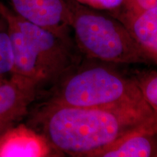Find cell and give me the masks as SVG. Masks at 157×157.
Here are the masks:
<instances>
[{
	"mask_svg": "<svg viewBox=\"0 0 157 157\" xmlns=\"http://www.w3.org/2000/svg\"><path fill=\"white\" fill-rule=\"evenodd\" d=\"M29 114L27 124L63 156L95 157L134 129L157 126V112L151 105L82 108L47 101Z\"/></svg>",
	"mask_w": 157,
	"mask_h": 157,
	"instance_id": "6da1fadb",
	"label": "cell"
},
{
	"mask_svg": "<svg viewBox=\"0 0 157 157\" xmlns=\"http://www.w3.org/2000/svg\"><path fill=\"white\" fill-rule=\"evenodd\" d=\"M56 156L63 155L27 124H17L0 135V157Z\"/></svg>",
	"mask_w": 157,
	"mask_h": 157,
	"instance_id": "52a82bcc",
	"label": "cell"
},
{
	"mask_svg": "<svg viewBox=\"0 0 157 157\" xmlns=\"http://www.w3.org/2000/svg\"><path fill=\"white\" fill-rule=\"evenodd\" d=\"M143 98L157 112V72H151L136 78Z\"/></svg>",
	"mask_w": 157,
	"mask_h": 157,
	"instance_id": "7c38bea8",
	"label": "cell"
},
{
	"mask_svg": "<svg viewBox=\"0 0 157 157\" xmlns=\"http://www.w3.org/2000/svg\"><path fill=\"white\" fill-rule=\"evenodd\" d=\"M48 101L82 108L150 105L136 78H130L105 64L90 63L71 68L52 85Z\"/></svg>",
	"mask_w": 157,
	"mask_h": 157,
	"instance_id": "7a4b0ae2",
	"label": "cell"
},
{
	"mask_svg": "<svg viewBox=\"0 0 157 157\" xmlns=\"http://www.w3.org/2000/svg\"><path fill=\"white\" fill-rule=\"evenodd\" d=\"M0 15L14 23L27 39L44 70L48 84L53 85L65 73L80 63V51L71 36H60L29 22L2 2Z\"/></svg>",
	"mask_w": 157,
	"mask_h": 157,
	"instance_id": "277c9868",
	"label": "cell"
},
{
	"mask_svg": "<svg viewBox=\"0 0 157 157\" xmlns=\"http://www.w3.org/2000/svg\"><path fill=\"white\" fill-rule=\"evenodd\" d=\"M39 88L35 80L18 74L0 80V135L28 116Z\"/></svg>",
	"mask_w": 157,
	"mask_h": 157,
	"instance_id": "5b68a950",
	"label": "cell"
},
{
	"mask_svg": "<svg viewBox=\"0 0 157 157\" xmlns=\"http://www.w3.org/2000/svg\"><path fill=\"white\" fill-rule=\"evenodd\" d=\"M70 10L74 42L87 58L110 63H148L120 21L76 0H70Z\"/></svg>",
	"mask_w": 157,
	"mask_h": 157,
	"instance_id": "3957f363",
	"label": "cell"
},
{
	"mask_svg": "<svg viewBox=\"0 0 157 157\" xmlns=\"http://www.w3.org/2000/svg\"><path fill=\"white\" fill-rule=\"evenodd\" d=\"M156 6L157 0H124L122 8L113 14L118 13H126V14H137Z\"/></svg>",
	"mask_w": 157,
	"mask_h": 157,
	"instance_id": "5bb4252c",
	"label": "cell"
},
{
	"mask_svg": "<svg viewBox=\"0 0 157 157\" xmlns=\"http://www.w3.org/2000/svg\"><path fill=\"white\" fill-rule=\"evenodd\" d=\"M20 17L60 36H71L70 0H9Z\"/></svg>",
	"mask_w": 157,
	"mask_h": 157,
	"instance_id": "8992f818",
	"label": "cell"
},
{
	"mask_svg": "<svg viewBox=\"0 0 157 157\" xmlns=\"http://www.w3.org/2000/svg\"><path fill=\"white\" fill-rule=\"evenodd\" d=\"M13 52L6 20L0 15V80L13 74Z\"/></svg>",
	"mask_w": 157,
	"mask_h": 157,
	"instance_id": "8fae6325",
	"label": "cell"
},
{
	"mask_svg": "<svg viewBox=\"0 0 157 157\" xmlns=\"http://www.w3.org/2000/svg\"><path fill=\"white\" fill-rule=\"evenodd\" d=\"M79 3L98 10L113 14L122 8L124 0H76Z\"/></svg>",
	"mask_w": 157,
	"mask_h": 157,
	"instance_id": "4fadbf2b",
	"label": "cell"
},
{
	"mask_svg": "<svg viewBox=\"0 0 157 157\" xmlns=\"http://www.w3.org/2000/svg\"><path fill=\"white\" fill-rule=\"evenodd\" d=\"M95 157H157V126L134 129Z\"/></svg>",
	"mask_w": 157,
	"mask_h": 157,
	"instance_id": "9c48e42d",
	"label": "cell"
},
{
	"mask_svg": "<svg viewBox=\"0 0 157 157\" xmlns=\"http://www.w3.org/2000/svg\"><path fill=\"white\" fill-rule=\"evenodd\" d=\"M111 15L126 26L149 63L157 66V6L137 14Z\"/></svg>",
	"mask_w": 157,
	"mask_h": 157,
	"instance_id": "ba28073f",
	"label": "cell"
},
{
	"mask_svg": "<svg viewBox=\"0 0 157 157\" xmlns=\"http://www.w3.org/2000/svg\"><path fill=\"white\" fill-rule=\"evenodd\" d=\"M5 18V17H4ZM13 52V74L34 79L39 87L48 85V78L34 50L23 34L12 21L6 19Z\"/></svg>",
	"mask_w": 157,
	"mask_h": 157,
	"instance_id": "30bf717a",
	"label": "cell"
}]
</instances>
